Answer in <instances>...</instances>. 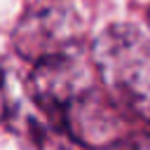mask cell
Instances as JSON below:
<instances>
[{
	"instance_id": "obj_1",
	"label": "cell",
	"mask_w": 150,
	"mask_h": 150,
	"mask_svg": "<svg viewBox=\"0 0 150 150\" xmlns=\"http://www.w3.org/2000/svg\"><path fill=\"white\" fill-rule=\"evenodd\" d=\"M28 94L42 120L77 145L112 148L124 138L120 115L124 110L103 87L94 59L80 47L38 59Z\"/></svg>"
},
{
	"instance_id": "obj_2",
	"label": "cell",
	"mask_w": 150,
	"mask_h": 150,
	"mask_svg": "<svg viewBox=\"0 0 150 150\" xmlns=\"http://www.w3.org/2000/svg\"><path fill=\"white\" fill-rule=\"evenodd\" d=\"M91 59L117 105L150 122V35L127 23L110 26L96 38Z\"/></svg>"
},
{
	"instance_id": "obj_3",
	"label": "cell",
	"mask_w": 150,
	"mask_h": 150,
	"mask_svg": "<svg viewBox=\"0 0 150 150\" xmlns=\"http://www.w3.org/2000/svg\"><path fill=\"white\" fill-rule=\"evenodd\" d=\"M75 47H80L75 19L63 9L47 7L42 12H33L16 28V49L33 61Z\"/></svg>"
},
{
	"instance_id": "obj_4",
	"label": "cell",
	"mask_w": 150,
	"mask_h": 150,
	"mask_svg": "<svg viewBox=\"0 0 150 150\" xmlns=\"http://www.w3.org/2000/svg\"><path fill=\"white\" fill-rule=\"evenodd\" d=\"M112 150H150V134L124 136L120 143L112 145Z\"/></svg>"
},
{
	"instance_id": "obj_5",
	"label": "cell",
	"mask_w": 150,
	"mask_h": 150,
	"mask_svg": "<svg viewBox=\"0 0 150 150\" xmlns=\"http://www.w3.org/2000/svg\"><path fill=\"white\" fill-rule=\"evenodd\" d=\"M9 112V91H7V75L0 63V120H5Z\"/></svg>"
}]
</instances>
